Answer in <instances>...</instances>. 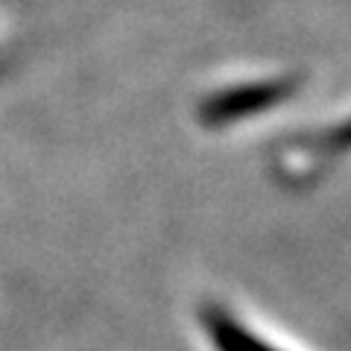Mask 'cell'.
<instances>
[{
  "instance_id": "obj_1",
  "label": "cell",
  "mask_w": 351,
  "mask_h": 351,
  "mask_svg": "<svg viewBox=\"0 0 351 351\" xmlns=\"http://www.w3.org/2000/svg\"><path fill=\"white\" fill-rule=\"evenodd\" d=\"M208 331H211L219 351H276L272 346L263 343V339L252 337L243 325L226 319V316H219V313H214L211 319H208Z\"/></svg>"
}]
</instances>
